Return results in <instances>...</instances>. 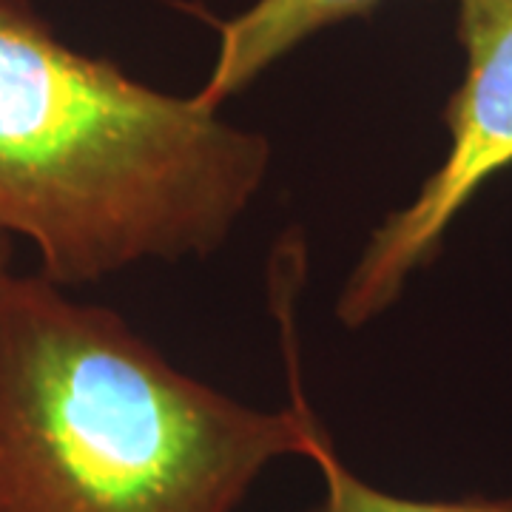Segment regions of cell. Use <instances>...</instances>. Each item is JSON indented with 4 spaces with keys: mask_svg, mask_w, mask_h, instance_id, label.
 Returning <instances> with one entry per match:
<instances>
[{
    "mask_svg": "<svg viewBox=\"0 0 512 512\" xmlns=\"http://www.w3.org/2000/svg\"><path fill=\"white\" fill-rule=\"evenodd\" d=\"M9 259H12V245H9V239L0 237V274L12 268V265H9Z\"/></svg>",
    "mask_w": 512,
    "mask_h": 512,
    "instance_id": "6",
    "label": "cell"
},
{
    "mask_svg": "<svg viewBox=\"0 0 512 512\" xmlns=\"http://www.w3.org/2000/svg\"><path fill=\"white\" fill-rule=\"evenodd\" d=\"M271 160L262 131L77 52L32 0H0V237L26 239L43 279L217 254Z\"/></svg>",
    "mask_w": 512,
    "mask_h": 512,
    "instance_id": "1",
    "label": "cell"
},
{
    "mask_svg": "<svg viewBox=\"0 0 512 512\" xmlns=\"http://www.w3.org/2000/svg\"><path fill=\"white\" fill-rule=\"evenodd\" d=\"M308 461L316 464L325 481V512H512V498H453V501H421L404 495L384 493L367 484L333 450L325 427L316 433Z\"/></svg>",
    "mask_w": 512,
    "mask_h": 512,
    "instance_id": "5",
    "label": "cell"
},
{
    "mask_svg": "<svg viewBox=\"0 0 512 512\" xmlns=\"http://www.w3.org/2000/svg\"><path fill=\"white\" fill-rule=\"evenodd\" d=\"M382 0H254L220 29L214 69L197 97L222 109L259 74L336 23L370 15Z\"/></svg>",
    "mask_w": 512,
    "mask_h": 512,
    "instance_id": "4",
    "label": "cell"
},
{
    "mask_svg": "<svg viewBox=\"0 0 512 512\" xmlns=\"http://www.w3.org/2000/svg\"><path fill=\"white\" fill-rule=\"evenodd\" d=\"M456 35L464 77L444 109L447 151L416 197L373 228L350 268L336 299V319L350 330L399 302L458 214L512 165V0H456Z\"/></svg>",
    "mask_w": 512,
    "mask_h": 512,
    "instance_id": "3",
    "label": "cell"
},
{
    "mask_svg": "<svg viewBox=\"0 0 512 512\" xmlns=\"http://www.w3.org/2000/svg\"><path fill=\"white\" fill-rule=\"evenodd\" d=\"M183 373L103 305L0 274V512H234L322 424Z\"/></svg>",
    "mask_w": 512,
    "mask_h": 512,
    "instance_id": "2",
    "label": "cell"
},
{
    "mask_svg": "<svg viewBox=\"0 0 512 512\" xmlns=\"http://www.w3.org/2000/svg\"><path fill=\"white\" fill-rule=\"evenodd\" d=\"M308 512H325V507L319 504V507H313V510H308Z\"/></svg>",
    "mask_w": 512,
    "mask_h": 512,
    "instance_id": "7",
    "label": "cell"
}]
</instances>
